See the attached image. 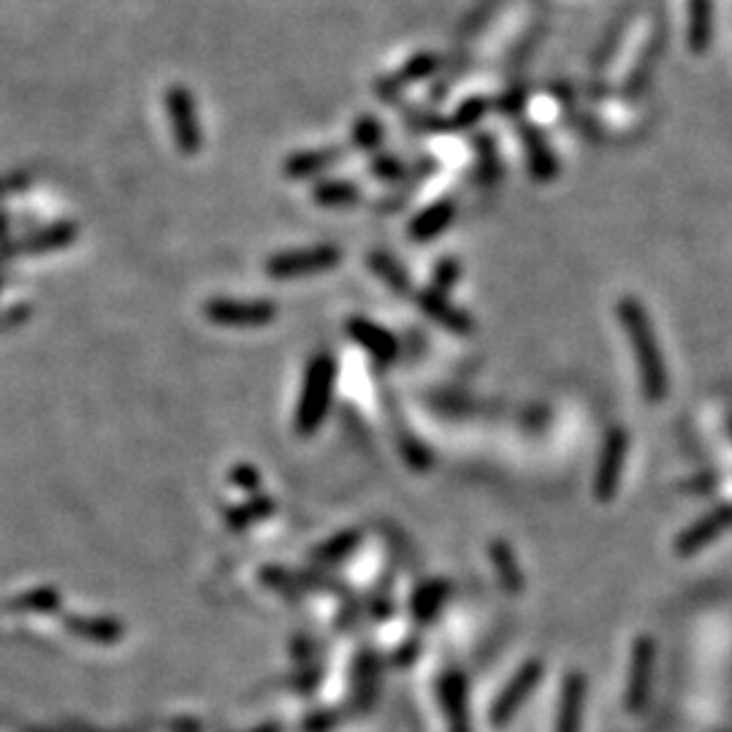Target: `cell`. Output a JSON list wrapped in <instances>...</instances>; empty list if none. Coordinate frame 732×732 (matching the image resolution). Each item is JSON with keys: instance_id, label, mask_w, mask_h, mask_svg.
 Listing matches in <instances>:
<instances>
[{"instance_id": "cell-1", "label": "cell", "mask_w": 732, "mask_h": 732, "mask_svg": "<svg viewBox=\"0 0 732 732\" xmlns=\"http://www.w3.org/2000/svg\"><path fill=\"white\" fill-rule=\"evenodd\" d=\"M615 313H619L621 329L626 331L632 347H635L643 396H646L648 404H659L668 396V369H664L662 351H659L657 334H654L646 307L635 296H624L619 307H615Z\"/></svg>"}, {"instance_id": "cell-2", "label": "cell", "mask_w": 732, "mask_h": 732, "mask_svg": "<svg viewBox=\"0 0 732 732\" xmlns=\"http://www.w3.org/2000/svg\"><path fill=\"white\" fill-rule=\"evenodd\" d=\"M337 386V362L331 353H315L304 371L302 396L296 407V431L302 437L315 435L331 407Z\"/></svg>"}, {"instance_id": "cell-3", "label": "cell", "mask_w": 732, "mask_h": 732, "mask_svg": "<svg viewBox=\"0 0 732 732\" xmlns=\"http://www.w3.org/2000/svg\"><path fill=\"white\" fill-rule=\"evenodd\" d=\"M342 260V253L337 244H318V247L293 249V253H280L266 260V274L271 280H298V277L324 274L334 269Z\"/></svg>"}, {"instance_id": "cell-4", "label": "cell", "mask_w": 732, "mask_h": 732, "mask_svg": "<svg viewBox=\"0 0 732 732\" xmlns=\"http://www.w3.org/2000/svg\"><path fill=\"white\" fill-rule=\"evenodd\" d=\"M166 114H169L171 133L182 155H196L204 147V131L198 122V107L193 101L191 90L182 85H171L166 90Z\"/></svg>"}, {"instance_id": "cell-5", "label": "cell", "mask_w": 732, "mask_h": 732, "mask_svg": "<svg viewBox=\"0 0 732 732\" xmlns=\"http://www.w3.org/2000/svg\"><path fill=\"white\" fill-rule=\"evenodd\" d=\"M209 324L229 326V329H258L277 318V307L266 298L260 302H240V298H212L204 304Z\"/></svg>"}, {"instance_id": "cell-6", "label": "cell", "mask_w": 732, "mask_h": 732, "mask_svg": "<svg viewBox=\"0 0 732 732\" xmlns=\"http://www.w3.org/2000/svg\"><path fill=\"white\" fill-rule=\"evenodd\" d=\"M446 65V58L440 52H418L407 60L399 71L393 74L382 76L380 82L375 85V96L380 98L382 103H391L402 96L404 90H410L418 82L429 80V76H437Z\"/></svg>"}, {"instance_id": "cell-7", "label": "cell", "mask_w": 732, "mask_h": 732, "mask_svg": "<svg viewBox=\"0 0 732 732\" xmlns=\"http://www.w3.org/2000/svg\"><path fill=\"white\" fill-rule=\"evenodd\" d=\"M626 448H630V437L621 426H610L606 442H602V453H600V464H597V475H595V497L600 502H610L619 491V480H621V467H624L626 459Z\"/></svg>"}, {"instance_id": "cell-8", "label": "cell", "mask_w": 732, "mask_h": 732, "mask_svg": "<svg viewBox=\"0 0 732 732\" xmlns=\"http://www.w3.org/2000/svg\"><path fill=\"white\" fill-rule=\"evenodd\" d=\"M542 673H546V668H542L537 659H529V662H526L524 668H521L518 673L510 679V684L504 686L502 692H499V697L493 700V706H491V724H493V728H502V724H508L510 719L515 717V711L524 706L526 697L535 692L537 681L542 679Z\"/></svg>"}, {"instance_id": "cell-9", "label": "cell", "mask_w": 732, "mask_h": 732, "mask_svg": "<svg viewBox=\"0 0 732 732\" xmlns=\"http://www.w3.org/2000/svg\"><path fill=\"white\" fill-rule=\"evenodd\" d=\"M80 236L76 223H52L47 229L30 231L22 240H9L0 244V258H16V255H41L52 249L69 247Z\"/></svg>"}, {"instance_id": "cell-10", "label": "cell", "mask_w": 732, "mask_h": 732, "mask_svg": "<svg viewBox=\"0 0 732 732\" xmlns=\"http://www.w3.org/2000/svg\"><path fill=\"white\" fill-rule=\"evenodd\" d=\"M654 659H657V646L654 637L640 635L632 648V668H630V684H626V708L632 713L640 711L648 700L654 681Z\"/></svg>"}, {"instance_id": "cell-11", "label": "cell", "mask_w": 732, "mask_h": 732, "mask_svg": "<svg viewBox=\"0 0 732 732\" xmlns=\"http://www.w3.org/2000/svg\"><path fill=\"white\" fill-rule=\"evenodd\" d=\"M521 144H524L526 163H529V174L537 182H551L559 174V158L548 144V136L532 122H521L518 125Z\"/></svg>"}, {"instance_id": "cell-12", "label": "cell", "mask_w": 732, "mask_h": 732, "mask_svg": "<svg viewBox=\"0 0 732 732\" xmlns=\"http://www.w3.org/2000/svg\"><path fill=\"white\" fill-rule=\"evenodd\" d=\"M664 47H668V33H664V25H659L657 30L648 36V41L643 44L640 58H637V63L632 65L630 76H626V85H624L626 98H640L643 93H646L648 82H651L654 71H657L659 60H662Z\"/></svg>"}, {"instance_id": "cell-13", "label": "cell", "mask_w": 732, "mask_h": 732, "mask_svg": "<svg viewBox=\"0 0 732 732\" xmlns=\"http://www.w3.org/2000/svg\"><path fill=\"white\" fill-rule=\"evenodd\" d=\"M418 307L429 315L431 320L442 326V329L453 331V334H473L475 320L464 313L462 307L451 302L442 291H435V288H426V291L418 293Z\"/></svg>"}, {"instance_id": "cell-14", "label": "cell", "mask_w": 732, "mask_h": 732, "mask_svg": "<svg viewBox=\"0 0 732 732\" xmlns=\"http://www.w3.org/2000/svg\"><path fill=\"white\" fill-rule=\"evenodd\" d=\"M345 331L351 334V340L356 345H362L369 356H375L380 364H391L399 353V342L391 331H386L382 326L371 324L366 318H351L345 324Z\"/></svg>"}, {"instance_id": "cell-15", "label": "cell", "mask_w": 732, "mask_h": 732, "mask_svg": "<svg viewBox=\"0 0 732 732\" xmlns=\"http://www.w3.org/2000/svg\"><path fill=\"white\" fill-rule=\"evenodd\" d=\"M728 524H732V504L713 510L711 515H706V518H700L697 524H692L690 529L675 540V551H679L681 557H692V553L700 551L703 546H708L713 537L722 535V529Z\"/></svg>"}, {"instance_id": "cell-16", "label": "cell", "mask_w": 732, "mask_h": 732, "mask_svg": "<svg viewBox=\"0 0 732 732\" xmlns=\"http://www.w3.org/2000/svg\"><path fill=\"white\" fill-rule=\"evenodd\" d=\"M488 109H491V101L486 96H469L467 101L459 103L451 118H424L415 122V127L420 131H469L486 118Z\"/></svg>"}, {"instance_id": "cell-17", "label": "cell", "mask_w": 732, "mask_h": 732, "mask_svg": "<svg viewBox=\"0 0 732 732\" xmlns=\"http://www.w3.org/2000/svg\"><path fill=\"white\" fill-rule=\"evenodd\" d=\"M453 218H456V204H453L451 198H442V202L431 204V207L420 209V212L415 215L413 223H410L407 229V236L413 242L437 240L440 234H446V229L453 223Z\"/></svg>"}, {"instance_id": "cell-18", "label": "cell", "mask_w": 732, "mask_h": 732, "mask_svg": "<svg viewBox=\"0 0 732 732\" xmlns=\"http://www.w3.org/2000/svg\"><path fill=\"white\" fill-rule=\"evenodd\" d=\"M586 684L581 673H570L562 686V700H559L557 732H581V713H584Z\"/></svg>"}, {"instance_id": "cell-19", "label": "cell", "mask_w": 732, "mask_h": 732, "mask_svg": "<svg viewBox=\"0 0 732 732\" xmlns=\"http://www.w3.org/2000/svg\"><path fill=\"white\" fill-rule=\"evenodd\" d=\"M442 703H446L448 724L451 732H469V708H467V681L462 673L446 675L440 686Z\"/></svg>"}, {"instance_id": "cell-20", "label": "cell", "mask_w": 732, "mask_h": 732, "mask_svg": "<svg viewBox=\"0 0 732 732\" xmlns=\"http://www.w3.org/2000/svg\"><path fill=\"white\" fill-rule=\"evenodd\" d=\"M340 158H342L340 147L304 149V152L291 155V158L285 160V176H291V180H309V176L320 174V171L340 163Z\"/></svg>"}, {"instance_id": "cell-21", "label": "cell", "mask_w": 732, "mask_h": 732, "mask_svg": "<svg viewBox=\"0 0 732 732\" xmlns=\"http://www.w3.org/2000/svg\"><path fill=\"white\" fill-rule=\"evenodd\" d=\"M448 597H451V584H448V581L437 578L420 584L418 589H415L413 600H410V610H413L415 621L426 624V621L435 619V615L440 613V608L446 606Z\"/></svg>"}, {"instance_id": "cell-22", "label": "cell", "mask_w": 732, "mask_h": 732, "mask_svg": "<svg viewBox=\"0 0 732 732\" xmlns=\"http://www.w3.org/2000/svg\"><path fill=\"white\" fill-rule=\"evenodd\" d=\"M632 16H635V9H621V14H615L613 22L608 25L606 36L597 41L595 54H591V71H595V74H602V71L608 69V63L613 60L615 49H619L621 38H624L626 27H630Z\"/></svg>"}, {"instance_id": "cell-23", "label": "cell", "mask_w": 732, "mask_h": 732, "mask_svg": "<svg viewBox=\"0 0 732 732\" xmlns=\"http://www.w3.org/2000/svg\"><path fill=\"white\" fill-rule=\"evenodd\" d=\"M488 557H491V564L493 570H497L499 581H502L504 591H510V595L524 591V573H521L518 559H515L513 548H510L508 542L493 540L491 548H488Z\"/></svg>"}, {"instance_id": "cell-24", "label": "cell", "mask_w": 732, "mask_h": 732, "mask_svg": "<svg viewBox=\"0 0 732 732\" xmlns=\"http://www.w3.org/2000/svg\"><path fill=\"white\" fill-rule=\"evenodd\" d=\"M711 33H713V3L711 0H690V30H686V38H690V49L692 52L703 54L711 44Z\"/></svg>"}, {"instance_id": "cell-25", "label": "cell", "mask_w": 732, "mask_h": 732, "mask_svg": "<svg viewBox=\"0 0 732 732\" xmlns=\"http://www.w3.org/2000/svg\"><path fill=\"white\" fill-rule=\"evenodd\" d=\"M271 513H274V499L266 497V493H255V497L247 499L244 504H231V508L225 510V524H229L231 529L242 532L247 529V526L258 524V521L269 518Z\"/></svg>"}, {"instance_id": "cell-26", "label": "cell", "mask_w": 732, "mask_h": 732, "mask_svg": "<svg viewBox=\"0 0 732 732\" xmlns=\"http://www.w3.org/2000/svg\"><path fill=\"white\" fill-rule=\"evenodd\" d=\"M313 198L315 204H320V207L345 209L362 202V191H358L356 182L351 180H326L313 187Z\"/></svg>"}, {"instance_id": "cell-27", "label": "cell", "mask_w": 732, "mask_h": 732, "mask_svg": "<svg viewBox=\"0 0 732 732\" xmlns=\"http://www.w3.org/2000/svg\"><path fill=\"white\" fill-rule=\"evenodd\" d=\"M65 624H69V630L74 632V635L87 637V640H96V643H114V640H120V635H122V624L114 619H87V615H69V619H65Z\"/></svg>"}, {"instance_id": "cell-28", "label": "cell", "mask_w": 732, "mask_h": 732, "mask_svg": "<svg viewBox=\"0 0 732 732\" xmlns=\"http://www.w3.org/2000/svg\"><path fill=\"white\" fill-rule=\"evenodd\" d=\"M358 546H362V532L345 529V532H340V535L329 537L326 542H320V546L315 548L313 559L320 564H337V562H342V559L351 557Z\"/></svg>"}, {"instance_id": "cell-29", "label": "cell", "mask_w": 732, "mask_h": 732, "mask_svg": "<svg viewBox=\"0 0 732 732\" xmlns=\"http://www.w3.org/2000/svg\"><path fill=\"white\" fill-rule=\"evenodd\" d=\"M366 264L371 266V271H375L377 277H380L382 282H386L391 291L396 293H410V277L407 271L402 269V264H399L396 258H391L388 253H380V249H375V253L366 255Z\"/></svg>"}, {"instance_id": "cell-30", "label": "cell", "mask_w": 732, "mask_h": 732, "mask_svg": "<svg viewBox=\"0 0 732 732\" xmlns=\"http://www.w3.org/2000/svg\"><path fill=\"white\" fill-rule=\"evenodd\" d=\"M475 155H478V176L486 187H491L493 182L502 176V158L497 152V144H493L491 133H478L475 136Z\"/></svg>"}, {"instance_id": "cell-31", "label": "cell", "mask_w": 732, "mask_h": 732, "mask_svg": "<svg viewBox=\"0 0 732 732\" xmlns=\"http://www.w3.org/2000/svg\"><path fill=\"white\" fill-rule=\"evenodd\" d=\"M504 3H508V0H480V3L475 5V9L469 11L467 16H464L462 25H459V38H464V41H467V38L478 36V33L484 30L488 22L497 16V11L502 9Z\"/></svg>"}, {"instance_id": "cell-32", "label": "cell", "mask_w": 732, "mask_h": 732, "mask_svg": "<svg viewBox=\"0 0 732 732\" xmlns=\"http://www.w3.org/2000/svg\"><path fill=\"white\" fill-rule=\"evenodd\" d=\"M526 101H529V85H526L524 76H515L513 82H510L508 87H504V93L499 96L497 101V112L502 114V118H518L521 112H524Z\"/></svg>"}, {"instance_id": "cell-33", "label": "cell", "mask_w": 732, "mask_h": 732, "mask_svg": "<svg viewBox=\"0 0 732 732\" xmlns=\"http://www.w3.org/2000/svg\"><path fill=\"white\" fill-rule=\"evenodd\" d=\"M353 144H356L362 152H377L382 144V125L371 114H362L353 122Z\"/></svg>"}, {"instance_id": "cell-34", "label": "cell", "mask_w": 732, "mask_h": 732, "mask_svg": "<svg viewBox=\"0 0 732 732\" xmlns=\"http://www.w3.org/2000/svg\"><path fill=\"white\" fill-rule=\"evenodd\" d=\"M14 608L33 610V613H52V610L60 608V591L49 589V586H38V589L20 595V600H14Z\"/></svg>"}, {"instance_id": "cell-35", "label": "cell", "mask_w": 732, "mask_h": 732, "mask_svg": "<svg viewBox=\"0 0 732 732\" xmlns=\"http://www.w3.org/2000/svg\"><path fill=\"white\" fill-rule=\"evenodd\" d=\"M542 38H546V22H535V25L529 27V36L521 38L518 47H515L513 52H510V60H508L510 71L524 69V65L532 60V54H535V49L540 47Z\"/></svg>"}, {"instance_id": "cell-36", "label": "cell", "mask_w": 732, "mask_h": 732, "mask_svg": "<svg viewBox=\"0 0 732 732\" xmlns=\"http://www.w3.org/2000/svg\"><path fill=\"white\" fill-rule=\"evenodd\" d=\"M260 581H264L269 589L282 591L285 597H291V600H296V597L302 595V581H298V575L288 573V570L266 568L264 573H260Z\"/></svg>"}, {"instance_id": "cell-37", "label": "cell", "mask_w": 732, "mask_h": 732, "mask_svg": "<svg viewBox=\"0 0 732 732\" xmlns=\"http://www.w3.org/2000/svg\"><path fill=\"white\" fill-rule=\"evenodd\" d=\"M371 174L380 176L382 182H399L407 176V166L393 155H380V158L371 160Z\"/></svg>"}, {"instance_id": "cell-38", "label": "cell", "mask_w": 732, "mask_h": 732, "mask_svg": "<svg viewBox=\"0 0 732 732\" xmlns=\"http://www.w3.org/2000/svg\"><path fill=\"white\" fill-rule=\"evenodd\" d=\"M459 277H462V271H459L456 260L446 258V260H440V264H437L435 274H431V288H435V291L448 293L453 285H456Z\"/></svg>"}, {"instance_id": "cell-39", "label": "cell", "mask_w": 732, "mask_h": 732, "mask_svg": "<svg viewBox=\"0 0 732 732\" xmlns=\"http://www.w3.org/2000/svg\"><path fill=\"white\" fill-rule=\"evenodd\" d=\"M231 484H234L236 488H242V491L260 493V484H264V478H260L258 469L249 467V464H236V467L231 469Z\"/></svg>"}, {"instance_id": "cell-40", "label": "cell", "mask_w": 732, "mask_h": 732, "mask_svg": "<svg viewBox=\"0 0 732 732\" xmlns=\"http://www.w3.org/2000/svg\"><path fill=\"white\" fill-rule=\"evenodd\" d=\"M27 318H30V307L27 304H16V307L5 309V313H0V334L22 326Z\"/></svg>"}, {"instance_id": "cell-41", "label": "cell", "mask_w": 732, "mask_h": 732, "mask_svg": "<svg viewBox=\"0 0 732 732\" xmlns=\"http://www.w3.org/2000/svg\"><path fill=\"white\" fill-rule=\"evenodd\" d=\"M30 185V174H22V171H14V174H3L0 176V198L11 196V193H20Z\"/></svg>"}, {"instance_id": "cell-42", "label": "cell", "mask_w": 732, "mask_h": 732, "mask_svg": "<svg viewBox=\"0 0 732 732\" xmlns=\"http://www.w3.org/2000/svg\"><path fill=\"white\" fill-rule=\"evenodd\" d=\"M9 229H11V218L9 215H0V234H5Z\"/></svg>"}, {"instance_id": "cell-43", "label": "cell", "mask_w": 732, "mask_h": 732, "mask_svg": "<svg viewBox=\"0 0 732 732\" xmlns=\"http://www.w3.org/2000/svg\"><path fill=\"white\" fill-rule=\"evenodd\" d=\"M0 288H3V277H0Z\"/></svg>"}]
</instances>
